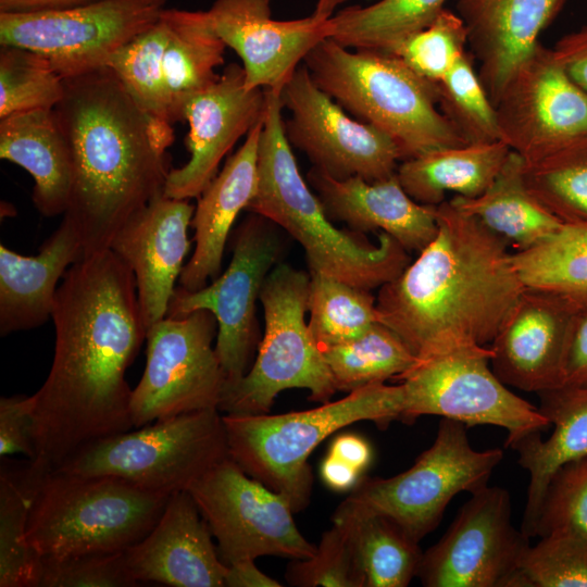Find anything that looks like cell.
<instances>
[{"mask_svg": "<svg viewBox=\"0 0 587 587\" xmlns=\"http://www.w3.org/2000/svg\"><path fill=\"white\" fill-rule=\"evenodd\" d=\"M136 290L133 271L111 249L65 272L51 316L52 365L33 395L34 462L53 470L86 445L134 427L125 375L147 335Z\"/></svg>", "mask_w": 587, "mask_h": 587, "instance_id": "cell-1", "label": "cell"}, {"mask_svg": "<svg viewBox=\"0 0 587 587\" xmlns=\"http://www.w3.org/2000/svg\"><path fill=\"white\" fill-rule=\"evenodd\" d=\"M438 230L417 258L379 287V323L419 359L463 345L488 347L526 288L513 252L451 200L436 205Z\"/></svg>", "mask_w": 587, "mask_h": 587, "instance_id": "cell-2", "label": "cell"}, {"mask_svg": "<svg viewBox=\"0 0 587 587\" xmlns=\"http://www.w3.org/2000/svg\"><path fill=\"white\" fill-rule=\"evenodd\" d=\"M64 83L53 109L73 170L63 217L76 230L85 258L110 249L122 226L164 193L165 151L174 132L145 114L108 67Z\"/></svg>", "mask_w": 587, "mask_h": 587, "instance_id": "cell-3", "label": "cell"}, {"mask_svg": "<svg viewBox=\"0 0 587 587\" xmlns=\"http://www.w3.org/2000/svg\"><path fill=\"white\" fill-rule=\"evenodd\" d=\"M258 148V184L247 211L285 229L304 249L310 273L372 290L396 278L411 262L408 251L379 232L377 245L336 228L302 178L287 140L280 95L265 90Z\"/></svg>", "mask_w": 587, "mask_h": 587, "instance_id": "cell-4", "label": "cell"}, {"mask_svg": "<svg viewBox=\"0 0 587 587\" xmlns=\"http://www.w3.org/2000/svg\"><path fill=\"white\" fill-rule=\"evenodd\" d=\"M303 64L314 84L344 110L392 138L401 161L466 143L441 113L437 85L392 53L353 52L325 38Z\"/></svg>", "mask_w": 587, "mask_h": 587, "instance_id": "cell-5", "label": "cell"}, {"mask_svg": "<svg viewBox=\"0 0 587 587\" xmlns=\"http://www.w3.org/2000/svg\"><path fill=\"white\" fill-rule=\"evenodd\" d=\"M403 409L402 385L377 383L305 411L224 414L228 455L249 476L284 496L298 513L308 507L312 492L308 459L324 439L360 421L386 428L401 421Z\"/></svg>", "mask_w": 587, "mask_h": 587, "instance_id": "cell-6", "label": "cell"}, {"mask_svg": "<svg viewBox=\"0 0 587 587\" xmlns=\"http://www.w3.org/2000/svg\"><path fill=\"white\" fill-rule=\"evenodd\" d=\"M168 498L112 476L50 470L34 499L25 539L39 557L124 551L151 530Z\"/></svg>", "mask_w": 587, "mask_h": 587, "instance_id": "cell-7", "label": "cell"}, {"mask_svg": "<svg viewBox=\"0 0 587 587\" xmlns=\"http://www.w3.org/2000/svg\"><path fill=\"white\" fill-rule=\"evenodd\" d=\"M310 274L288 264L268 273L260 292L264 335L249 371L225 383L218 411L225 414H266L280 391L309 390V399L326 403L337 391L322 351L312 338L305 313Z\"/></svg>", "mask_w": 587, "mask_h": 587, "instance_id": "cell-8", "label": "cell"}, {"mask_svg": "<svg viewBox=\"0 0 587 587\" xmlns=\"http://www.w3.org/2000/svg\"><path fill=\"white\" fill-rule=\"evenodd\" d=\"M223 415L193 411L97 439L63 461L58 470L112 476L140 489L168 495L188 488L228 458Z\"/></svg>", "mask_w": 587, "mask_h": 587, "instance_id": "cell-9", "label": "cell"}, {"mask_svg": "<svg viewBox=\"0 0 587 587\" xmlns=\"http://www.w3.org/2000/svg\"><path fill=\"white\" fill-rule=\"evenodd\" d=\"M502 458L499 448L475 450L463 423L441 417L433 445L410 469L388 478L362 476L338 507L386 516L420 542L454 496L487 486Z\"/></svg>", "mask_w": 587, "mask_h": 587, "instance_id": "cell-10", "label": "cell"}, {"mask_svg": "<svg viewBox=\"0 0 587 587\" xmlns=\"http://www.w3.org/2000/svg\"><path fill=\"white\" fill-rule=\"evenodd\" d=\"M489 347L463 345L419 362L397 378L403 388L401 421L437 415L465 426L507 429L505 447L551 426L538 407L519 397L494 373Z\"/></svg>", "mask_w": 587, "mask_h": 587, "instance_id": "cell-11", "label": "cell"}, {"mask_svg": "<svg viewBox=\"0 0 587 587\" xmlns=\"http://www.w3.org/2000/svg\"><path fill=\"white\" fill-rule=\"evenodd\" d=\"M166 0H96L24 12H0V46L46 57L63 78L105 67L110 58L157 22Z\"/></svg>", "mask_w": 587, "mask_h": 587, "instance_id": "cell-12", "label": "cell"}, {"mask_svg": "<svg viewBox=\"0 0 587 587\" xmlns=\"http://www.w3.org/2000/svg\"><path fill=\"white\" fill-rule=\"evenodd\" d=\"M217 321L208 310L168 317L147 329V363L132 391L135 428L160 419L217 409L225 374L213 339Z\"/></svg>", "mask_w": 587, "mask_h": 587, "instance_id": "cell-13", "label": "cell"}, {"mask_svg": "<svg viewBox=\"0 0 587 587\" xmlns=\"http://www.w3.org/2000/svg\"><path fill=\"white\" fill-rule=\"evenodd\" d=\"M187 491L216 539L225 565L265 555L300 560L315 553L316 546L297 527L288 500L229 457Z\"/></svg>", "mask_w": 587, "mask_h": 587, "instance_id": "cell-14", "label": "cell"}, {"mask_svg": "<svg viewBox=\"0 0 587 587\" xmlns=\"http://www.w3.org/2000/svg\"><path fill=\"white\" fill-rule=\"evenodd\" d=\"M282 251L283 242L275 224L252 213L235 233L233 258L225 272L196 291L175 288L171 298L168 317L197 310L214 314L217 321L215 351L225 383L238 380L250 369L260 345L255 302Z\"/></svg>", "mask_w": 587, "mask_h": 587, "instance_id": "cell-15", "label": "cell"}, {"mask_svg": "<svg viewBox=\"0 0 587 587\" xmlns=\"http://www.w3.org/2000/svg\"><path fill=\"white\" fill-rule=\"evenodd\" d=\"M529 537L512 524L509 492L488 485L471 494L445 535L423 552L425 587H524L520 573Z\"/></svg>", "mask_w": 587, "mask_h": 587, "instance_id": "cell-16", "label": "cell"}, {"mask_svg": "<svg viewBox=\"0 0 587 587\" xmlns=\"http://www.w3.org/2000/svg\"><path fill=\"white\" fill-rule=\"evenodd\" d=\"M290 146L307 154L313 167L335 179L376 182L396 174L401 154L387 134L350 117L311 78L303 62L280 92Z\"/></svg>", "mask_w": 587, "mask_h": 587, "instance_id": "cell-17", "label": "cell"}, {"mask_svg": "<svg viewBox=\"0 0 587 587\" xmlns=\"http://www.w3.org/2000/svg\"><path fill=\"white\" fill-rule=\"evenodd\" d=\"M495 107L500 140L525 162L587 136V91L541 43L514 70Z\"/></svg>", "mask_w": 587, "mask_h": 587, "instance_id": "cell-18", "label": "cell"}, {"mask_svg": "<svg viewBox=\"0 0 587 587\" xmlns=\"http://www.w3.org/2000/svg\"><path fill=\"white\" fill-rule=\"evenodd\" d=\"M266 93L263 88L245 87L243 67L232 63L222 75L188 100L183 118L189 124L186 146L189 161L170 170L164 195L188 200L199 197L216 176L225 154L240 137L264 118Z\"/></svg>", "mask_w": 587, "mask_h": 587, "instance_id": "cell-19", "label": "cell"}, {"mask_svg": "<svg viewBox=\"0 0 587 587\" xmlns=\"http://www.w3.org/2000/svg\"><path fill=\"white\" fill-rule=\"evenodd\" d=\"M578 301L526 287L492 342L490 365L507 386L540 394L560 386Z\"/></svg>", "mask_w": 587, "mask_h": 587, "instance_id": "cell-20", "label": "cell"}, {"mask_svg": "<svg viewBox=\"0 0 587 587\" xmlns=\"http://www.w3.org/2000/svg\"><path fill=\"white\" fill-rule=\"evenodd\" d=\"M208 13L221 39L241 59L249 90L280 95L307 54L328 38V20L276 21L270 0H216Z\"/></svg>", "mask_w": 587, "mask_h": 587, "instance_id": "cell-21", "label": "cell"}, {"mask_svg": "<svg viewBox=\"0 0 587 587\" xmlns=\"http://www.w3.org/2000/svg\"><path fill=\"white\" fill-rule=\"evenodd\" d=\"M193 212L188 200L162 193L135 213L111 242L110 249L134 273L147 329L166 316L189 251L188 226Z\"/></svg>", "mask_w": 587, "mask_h": 587, "instance_id": "cell-22", "label": "cell"}, {"mask_svg": "<svg viewBox=\"0 0 587 587\" xmlns=\"http://www.w3.org/2000/svg\"><path fill=\"white\" fill-rule=\"evenodd\" d=\"M192 496L177 491L151 530L124 550L132 576L140 583L174 587H224L227 565Z\"/></svg>", "mask_w": 587, "mask_h": 587, "instance_id": "cell-23", "label": "cell"}, {"mask_svg": "<svg viewBox=\"0 0 587 587\" xmlns=\"http://www.w3.org/2000/svg\"><path fill=\"white\" fill-rule=\"evenodd\" d=\"M330 221H340L358 234L383 232L408 252H421L438 230L436 207L412 199L397 174L376 182L361 177L335 179L313 167L308 173Z\"/></svg>", "mask_w": 587, "mask_h": 587, "instance_id": "cell-24", "label": "cell"}, {"mask_svg": "<svg viewBox=\"0 0 587 587\" xmlns=\"http://www.w3.org/2000/svg\"><path fill=\"white\" fill-rule=\"evenodd\" d=\"M566 0H458L467 45L494 104L514 70L540 43L539 36Z\"/></svg>", "mask_w": 587, "mask_h": 587, "instance_id": "cell-25", "label": "cell"}, {"mask_svg": "<svg viewBox=\"0 0 587 587\" xmlns=\"http://www.w3.org/2000/svg\"><path fill=\"white\" fill-rule=\"evenodd\" d=\"M260 121L242 146L230 155L198 197L190 225L195 229L196 248L184 266L179 285L196 291L221 274L225 245L237 216L246 210L258 184V148L263 127Z\"/></svg>", "mask_w": 587, "mask_h": 587, "instance_id": "cell-26", "label": "cell"}, {"mask_svg": "<svg viewBox=\"0 0 587 587\" xmlns=\"http://www.w3.org/2000/svg\"><path fill=\"white\" fill-rule=\"evenodd\" d=\"M84 258L79 237L64 217L37 255L0 246V335L42 325L52 316L58 282Z\"/></svg>", "mask_w": 587, "mask_h": 587, "instance_id": "cell-27", "label": "cell"}, {"mask_svg": "<svg viewBox=\"0 0 587 587\" xmlns=\"http://www.w3.org/2000/svg\"><path fill=\"white\" fill-rule=\"evenodd\" d=\"M538 396V410L553 426L551 435L544 440L540 432H534L511 446L519 453V464L529 475L521 527L529 538L534 537L551 477L565 464L587 457V387L561 386Z\"/></svg>", "mask_w": 587, "mask_h": 587, "instance_id": "cell-28", "label": "cell"}, {"mask_svg": "<svg viewBox=\"0 0 587 587\" xmlns=\"http://www.w3.org/2000/svg\"><path fill=\"white\" fill-rule=\"evenodd\" d=\"M0 158L33 176L32 200L42 215L66 212L73 184L72 159L53 109L0 118Z\"/></svg>", "mask_w": 587, "mask_h": 587, "instance_id": "cell-29", "label": "cell"}, {"mask_svg": "<svg viewBox=\"0 0 587 587\" xmlns=\"http://www.w3.org/2000/svg\"><path fill=\"white\" fill-rule=\"evenodd\" d=\"M510 151L501 140L446 147L402 161L396 174L412 199L436 207L446 201L448 192L462 198L482 195Z\"/></svg>", "mask_w": 587, "mask_h": 587, "instance_id": "cell-30", "label": "cell"}, {"mask_svg": "<svg viewBox=\"0 0 587 587\" xmlns=\"http://www.w3.org/2000/svg\"><path fill=\"white\" fill-rule=\"evenodd\" d=\"M524 165V160L510 151L500 172L482 195L450 199L504 241L513 253L539 245L563 224L529 191Z\"/></svg>", "mask_w": 587, "mask_h": 587, "instance_id": "cell-31", "label": "cell"}, {"mask_svg": "<svg viewBox=\"0 0 587 587\" xmlns=\"http://www.w3.org/2000/svg\"><path fill=\"white\" fill-rule=\"evenodd\" d=\"M167 29L163 74L171 123L183 121L190 98L213 84L215 68L224 63L225 42L213 27L208 11L164 9Z\"/></svg>", "mask_w": 587, "mask_h": 587, "instance_id": "cell-32", "label": "cell"}, {"mask_svg": "<svg viewBox=\"0 0 587 587\" xmlns=\"http://www.w3.org/2000/svg\"><path fill=\"white\" fill-rule=\"evenodd\" d=\"M333 521L348 533L364 587H407L417 576L420 542L392 520L337 507Z\"/></svg>", "mask_w": 587, "mask_h": 587, "instance_id": "cell-33", "label": "cell"}, {"mask_svg": "<svg viewBox=\"0 0 587 587\" xmlns=\"http://www.w3.org/2000/svg\"><path fill=\"white\" fill-rule=\"evenodd\" d=\"M47 466L1 458L0 465V587H34L40 557L25 533L30 509Z\"/></svg>", "mask_w": 587, "mask_h": 587, "instance_id": "cell-34", "label": "cell"}, {"mask_svg": "<svg viewBox=\"0 0 587 587\" xmlns=\"http://www.w3.org/2000/svg\"><path fill=\"white\" fill-rule=\"evenodd\" d=\"M446 0H379L350 7L328 18V38L346 48L391 52L409 36L430 25Z\"/></svg>", "mask_w": 587, "mask_h": 587, "instance_id": "cell-35", "label": "cell"}, {"mask_svg": "<svg viewBox=\"0 0 587 587\" xmlns=\"http://www.w3.org/2000/svg\"><path fill=\"white\" fill-rule=\"evenodd\" d=\"M337 391L397 379L419 359L401 338L377 322L360 337L322 351Z\"/></svg>", "mask_w": 587, "mask_h": 587, "instance_id": "cell-36", "label": "cell"}, {"mask_svg": "<svg viewBox=\"0 0 587 587\" xmlns=\"http://www.w3.org/2000/svg\"><path fill=\"white\" fill-rule=\"evenodd\" d=\"M526 287L565 295L587 304V224H566L539 245L513 253Z\"/></svg>", "mask_w": 587, "mask_h": 587, "instance_id": "cell-37", "label": "cell"}, {"mask_svg": "<svg viewBox=\"0 0 587 587\" xmlns=\"http://www.w3.org/2000/svg\"><path fill=\"white\" fill-rule=\"evenodd\" d=\"M308 323L321 351L363 335L378 321L370 290L320 273H310Z\"/></svg>", "mask_w": 587, "mask_h": 587, "instance_id": "cell-38", "label": "cell"}, {"mask_svg": "<svg viewBox=\"0 0 587 587\" xmlns=\"http://www.w3.org/2000/svg\"><path fill=\"white\" fill-rule=\"evenodd\" d=\"M524 177L534 197L562 223L587 224V136L525 162Z\"/></svg>", "mask_w": 587, "mask_h": 587, "instance_id": "cell-39", "label": "cell"}, {"mask_svg": "<svg viewBox=\"0 0 587 587\" xmlns=\"http://www.w3.org/2000/svg\"><path fill=\"white\" fill-rule=\"evenodd\" d=\"M166 40V24L160 14L155 23L117 50L105 67L145 114L172 125L163 74Z\"/></svg>", "mask_w": 587, "mask_h": 587, "instance_id": "cell-40", "label": "cell"}, {"mask_svg": "<svg viewBox=\"0 0 587 587\" xmlns=\"http://www.w3.org/2000/svg\"><path fill=\"white\" fill-rule=\"evenodd\" d=\"M64 91V79L46 57L16 46H1L0 118L52 110L62 100Z\"/></svg>", "mask_w": 587, "mask_h": 587, "instance_id": "cell-41", "label": "cell"}, {"mask_svg": "<svg viewBox=\"0 0 587 587\" xmlns=\"http://www.w3.org/2000/svg\"><path fill=\"white\" fill-rule=\"evenodd\" d=\"M436 85L441 113L466 143L500 140L496 107L469 52Z\"/></svg>", "mask_w": 587, "mask_h": 587, "instance_id": "cell-42", "label": "cell"}, {"mask_svg": "<svg viewBox=\"0 0 587 587\" xmlns=\"http://www.w3.org/2000/svg\"><path fill=\"white\" fill-rule=\"evenodd\" d=\"M462 18L448 9L426 28L409 36L391 52L421 77L437 84L467 53Z\"/></svg>", "mask_w": 587, "mask_h": 587, "instance_id": "cell-43", "label": "cell"}, {"mask_svg": "<svg viewBox=\"0 0 587 587\" xmlns=\"http://www.w3.org/2000/svg\"><path fill=\"white\" fill-rule=\"evenodd\" d=\"M524 587H587V539L570 534L540 537L524 553Z\"/></svg>", "mask_w": 587, "mask_h": 587, "instance_id": "cell-44", "label": "cell"}, {"mask_svg": "<svg viewBox=\"0 0 587 587\" xmlns=\"http://www.w3.org/2000/svg\"><path fill=\"white\" fill-rule=\"evenodd\" d=\"M549 534L587 539V457L559 469L548 484L534 537Z\"/></svg>", "mask_w": 587, "mask_h": 587, "instance_id": "cell-45", "label": "cell"}, {"mask_svg": "<svg viewBox=\"0 0 587 587\" xmlns=\"http://www.w3.org/2000/svg\"><path fill=\"white\" fill-rule=\"evenodd\" d=\"M285 578L295 587H364L348 533L335 521L311 558L289 562Z\"/></svg>", "mask_w": 587, "mask_h": 587, "instance_id": "cell-46", "label": "cell"}, {"mask_svg": "<svg viewBox=\"0 0 587 587\" xmlns=\"http://www.w3.org/2000/svg\"><path fill=\"white\" fill-rule=\"evenodd\" d=\"M132 576L120 552H98L63 558L40 557L34 587H129Z\"/></svg>", "mask_w": 587, "mask_h": 587, "instance_id": "cell-47", "label": "cell"}, {"mask_svg": "<svg viewBox=\"0 0 587 587\" xmlns=\"http://www.w3.org/2000/svg\"><path fill=\"white\" fill-rule=\"evenodd\" d=\"M33 396L17 395L0 399V457L22 453L35 458L33 440Z\"/></svg>", "mask_w": 587, "mask_h": 587, "instance_id": "cell-48", "label": "cell"}, {"mask_svg": "<svg viewBox=\"0 0 587 587\" xmlns=\"http://www.w3.org/2000/svg\"><path fill=\"white\" fill-rule=\"evenodd\" d=\"M587 387V304L576 312L564 354L560 386Z\"/></svg>", "mask_w": 587, "mask_h": 587, "instance_id": "cell-49", "label": "cell"}, {"mask_svg": "<svg viewBox=\"0 0 587 587\" xmlns=\"http://www.w3.org/2000/svg\"><path fill=\"white\" fill-rule=\"evenodd\" d=\"M552 51L571 78L587 91V26L563 36Z\"/></svg>", "mask_w": 587, "mask_h": 587, "instance_id": "cell-50", "label": "cell"}, {"mask_svg": "<svg viewBox=\"0 0 587 587\" xmlns=\"http://www.w3.org/2000/svg\"><path fill=\"white\" fill-rule=\"evenodd\" d=\"M328 453L347 462L361 474L369 467L373 454L370 444L355 434H341L335 437Z\"/></svg>", "mask_w": 587, "mask_h": 587, "instance_id": "cell-51", "label": "cell"}, {"mask_svg": "<svg viewBox=\"0 0 587 587\" xmlns=\"http://www.w3.org/2000/svg\"><path fill=\"white\" fill-rule=\"evenodd\" d=\"M246 559L227 565L224 587H282L283 585L263 573L254 563Z\"/></svg>", "mask_w": 587, "mask_h": 587, "instance_id": "cell-52", "label": "cell"}, {"mask_svg": "<svg viewBox=\"0 0 587 587\" xmlns=\"http://www.w3.org/2000/svg\"><path fill=\"white\" fill-rule=\"evenodd\" d=\"M320 474L324 484L335 491L351 490L362 477L353 466L330 453L322 461Z\"/></svg>", "mask_w": 587, "mask_h": 587, "instance_id": "cell-53", "label": "cell"}, {"mask_svg": "<svg viewBox=\"0 0 587 587\" xmlns=\"http://www.w3.org/2000/svg\"><path fill=\"white\" fill-rule=\"evenodd\" d=\"M96 0H0V12H24L60 9Z\"/></svg>", "mask_w": 587, "mask_h": 587, "instance_id": "cell-54", "label": "cell"}, {"mask_svg": "<svg viewBox=\"0 0 587 587\" xmlns=\"http://www.w3.org/2000/svg\"><path fill=\"white\" fill-rule=\"evenodd\" d=\"M347 0H317L313 16L319 20H328L334 15L335 9Z\"/></svg>", "mask_w": 587, "mask_h": 587, "instance_id": "cell-55", "label": "cell"}]
</instances>
